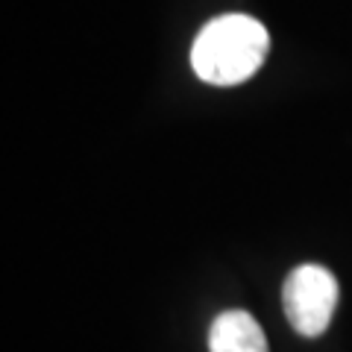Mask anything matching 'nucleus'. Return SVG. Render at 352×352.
I'll return each instance as SVG.
<instances>
[{"label": "nucleus", "mask_w": 352, "mask_h": 352, "mask_svg": "<svg viewBox=\"0 0 352 352\" xmlns=\"http://www.w3.org/2000/svg\"><path fill=\"white\" fill-rule=\"evenodd\" d=\"M282 305L288 323L305 338H317L329 329L338 305V282L320 264L296 267L282 291Z\"/></svg>", "instance_id": "nucleus-2"}, {"label": "nucleus", "mask_w": 352, "mask_h": 352, "mask_svg": "<svg viewBox=\"0 0 352 352\" xmlns=\"http://www.w3.org/2000/svg\"><path fill=\"white\" fill-rule=\"evenodd\" d=\"M270 50V36L261 21L250 15H220L200 30L191 65L200 80L212 85H238L261 68Z\"/></svg>", "instance_id": "nucleus-1"}, {"label": "nucleus", "mask_w": 352, "mask_h": 352, "mask_svg": "<svg viewBox=\"0 0 352 352\" xmlns=\"http://www.w3.org/2000/svg\"><path fill=\"white\" fill-rule=\"evenodd\" d=\"M212 352H270L258 320L247 311H223L208 332Z\"/></svg>", "instance_id": "nucleus-3"}]
</instances>
